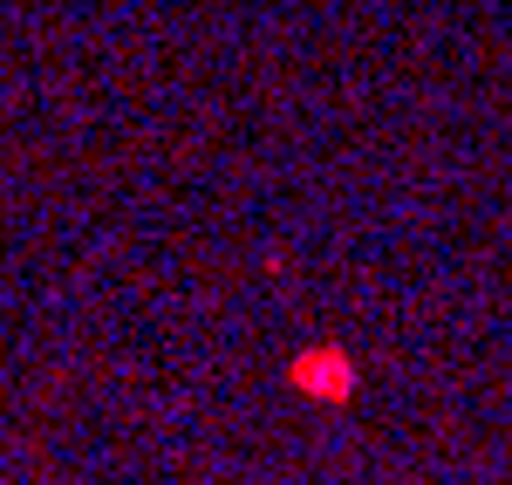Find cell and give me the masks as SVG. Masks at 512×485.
<instances>
[{"instance_id": "6da1fadb", "label": "cell", "mask_w": 512, "mask_h": 485, "mask_svg": "<svg viewBox=\"0 0 512 485\" xmlns=\"http://www.w3.org/2000/svg\"><path fill=\"white\" fill-rule=\"evenodd\" d=\"M355 356L342 349V342H308V349H294L287 356V390L294 397H308V404H349L355 397Z\"/></svg>"}]
</instances>
